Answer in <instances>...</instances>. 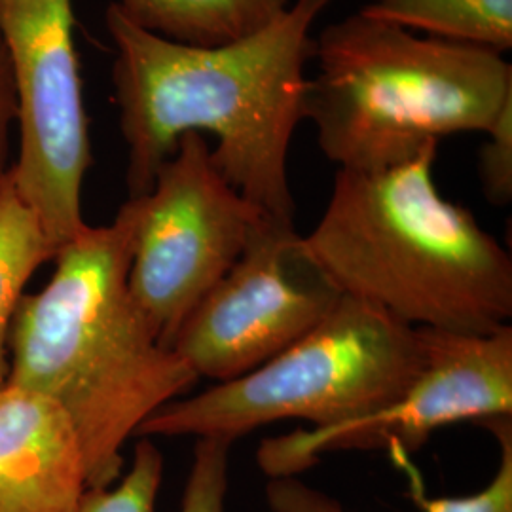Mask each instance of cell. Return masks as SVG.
<instances>
[{
	"label": "cell",
	"mask_w": 512,
	"mask_h": 512,
	"mask_svg": "<svg viewBox=\"0 0 512 512\" xmlns=\"http://www.w3.org/2000/svg\"><path fill=\"white\" fill-rule=\"evenodd\" d=\"M332 0H294L268 27L222 46H186L133 25L110 2L105 23L129 198L145 196L186 133H211L213 164L239 194L294 226L289 183L294 129L304 120L311 27Z\"/></svg>",
	"instance_id": "cell-1"
},
{
	"label": "cell",
	"mask_w": 512,
	"mask_h": 512,
	"mask_svg": "<svg viewBox=\"0 0 512 512\" xmlns=\"http://www.w3.org/2000/svg\"><path fill=\"white\" fill-rule=\"evenodd\" d=\"M137 200L86 226L55 255L50 281L19 300L8 384L54 401L73 423L90 488L124 475V446L198 376L148 327L128 287Z\"/></svg>",
	"instance_id": "cell-2"
},
{
	"label": "cell",
	"mask_w": 512,
	"mask_h": 512,
	"mask_svg": "<svg viewBox=\"0 0 512 512\" xmlns=\"http://www.w3.org/2000/svg\"><path fill=\"white\" fill-rule=\"evenodd\" d=\"M437 147L384 171L338 169L308 255L342 296L412 329L488 334L512 319V260L437 188Z\"/></svg>",
	"instance_id": "cell-3"
},
{
	"label": "cell",
	"mask_w": 512,
	"mask_h": 512,
	"mask_svg": "<svg viewBox=\"0 0 512 512\" xmlns=\"http://www.w3.org/2000/svg\"><path fill=\"white\" fill-rule=\"evenodd\" d=\"M304 118L330 162L349 171L406 164L442 137L488 133L512 101L503 54L420 38L359 10L315 38Z\"/></svg>",
	"instance_id": "cell-4"
},
{
	"label": "cell",
	"mask_w": 512,
	"mask_h": 512,
	"mask_svg": "<svg viewBox=\"0 0 512 512\" xmlns=\"http://www.w3.org/2000/svg\"><path fill=\"white\" fill-rule=\"evenodd\" d=\"M420 329L342 298L293 346L255 370L165 404L135 439L236 442L275 421L330 427L359 420L401 395L423 366Z\"/></svg>",
	"instance_id": "cell-5"
},
{
	"label": "cell",
	"mask_w": 512,
	"mask_h": 512,
	"mask_svg": "<svg viewBox=\"0 0 512 512\" xmlns=\"http://www.w3.org/2000/svg\"><path fill=\"white\" fill-rule=\"evenodd\" d=\"M135 200L129 294L171 349L186 317L270 219L220 175L202 133L183 135L152 190Z\"/></svg>",
	"instance_id": "cell-6"
},
{
	"label": "cell",
	"mask_w": 512,
	"mask_h": 512,
	"mask_svg": "<svg viewBox=\"0 0 512 512\" xmlns=\"http://www.w3.org/2000/svg\"><path fill=\"white\" fill-rule=\"evenodd\" d=\"M0 35L18 93L19 154L8 177L57 255L88 226L82 186L93 164L73 0H0Z\"/></svg>",
	"instance_id": "cell-7"
},
{
	"label": "cell",
	"mask_w": 512,
	"mask_h": 512,
	"mask_svg": "<svg viewBox=\"0 0 512 512\" xmlns=\"http://www.w3.org/2000/svg\"><path fill=\"white\" fill-rule=\"evenodd\" d=\"M420 330L423 366L401 395L359 420L262 440L258 467L270 478H287L308 471L327 452L412 456L444 427L512 418L511 325L488 334Z\"/></svg>",
	"instance_id": "cell-8"
},
{
	"label": "cell",
	"mask_w": 512,
	"mask_h": 512,
	"mask_svg": "<svg viewBox=\"0 0 512 512\" xmlns=\"http://www.w3.org/2000/svg\"><path fill=\"white\" fill-rule=\"evenodd\" d=\"M342 298L296 228L266 220L186 317L171 349L198 380L222 384L293 346Z\"/></svg>",
	"instance_id": "cell-9"
},
{
	"label": "cell",
	"mask_w": 512,
	"mask_h": 512,
	"mask_svg": "<svg viewBox=\"0 0 512 512\" xmlns=\"http://www.w3.org/2000/svg\"><path fill=\"white\" fill-rule=\"evenodd\" d=\"M90 490L86 459L67 414L48 397L0 391V512H74Z\"/></svg>",
	"instance_id": "cell-10"
},
{
	"label": "cell",
	"mask_w": 512,
	"mask_h": 512,
	"mask_svg": "<svg viewBox=\"0 0 512 512\" xmlns=\"http://www.w3.org/2000/svg\"><path fill=\"white\" fill-rule=\"evenodd\" d=\"M291 0H118L126 18L152 35L186 46H222L251 37Z\"/></svg>",
	"instance_id": "cell-11"
},
{
	"label": "cell",
	"mask_w": 512,
	"mask_h": 512,
	"mask_svg": "<svg viewBox=\"0 0 512 512\" xmlns=\"http://www.w3.org/2000/svg\"><path fill=\"white\" fill-rule=\"evenodd\" d=\"M363 12L410 33L499 54L512 46V0H368Z\"/></svg>",
	"instance_id": "cell-12"
},
{
	"label": "cell",
	"mask_w": 512,
	"mask_h": 512,
	"mask_svg": "<svg viewBox=\"0 0 512 512\" xmlns=\"http://www.w3.org/2000/svg\"><path fill=\"white\" fill-rule=\"evenodd\" d=\"M54 258L37 215L6 173L0 183V391L10 378V332L19 300L38 268Z\"/></svg>",
	"instance_id": "cell-13"
},
{
	"label": "cell",
	"mask_w": 512,
	"mask_h": 512,
	"mask_svg": "<svg viewBox=\"0 0 512 512\" xmlns=\"http://www.w3.org/2000/svg\"><path fill=\"white\" fill-rule=\"evenodd\" d=\"M484 427L494 433L501 456L494 478L476 494L431 497L425 492L423 478L410 456L404 452H389L395 467L406 476L408 497L421 512H512V420L503 418Z\"/></svg>",
	"instance_id": "cell-14"
},
{
	"label": "cell",
	"mask_w": 512,
	"mask_h": 512,
	"mask_svg": "<svg viewBox=\"0 0 512 512\" xmlns=\"http://www.w3.org/2000/svg\"><path fill=\"white\" fill-rule=\"evenodd\" d=\"M164 478V456L152 439L141 437L131 465L109 488H90L74 512H156Z\"/></svg>",
	"instance_id": "cell-15"
},
{
	"label": "cell",
	"mask_w": 512,
	"mask_h": 512,
	"mask_svg": "<svg viewBox=\"0 0 512 512\" xmlns=\"http://www.w3.org/2000/svg\"><path fill=\"white\" fill-rule=\"evenodd\" d=\"M232 442L198 439L184 484L181 512H224Z\"/></svg>",
	"instance_id": "cell-16"
},
{
	"label": "cell",
	"mask_w": 512,
	"mask_h": 512,
	"mask_svg": "<svg viewBox=\"0 0 512 512\" xmlns=\"http://www.w3.org/2000/svg\"><path fill=\"white\" fill-rule=\"evenodd\" d=\"M480 150V179L488 202L505 205L512 198V101L501 110Z\"/></svg>",
	"instance_id": "cell-17"
},
{
	"label": "cell",
	"mask_w": 512,
	"mask_h": 512,
	"mask_svg": "<svg viewBox=\"0 0 512 512\" xmlns=\"http://www.w3.org/2000/svg\"><path fill=\"white\" fill-rule=\"evenodd\" d=\"M16 124H18V93H16L8 52L0 35V183L10 169L8 165L10 133Z\"/></svg>",
	"instance_id": "cell-18"
}]
</instances>
